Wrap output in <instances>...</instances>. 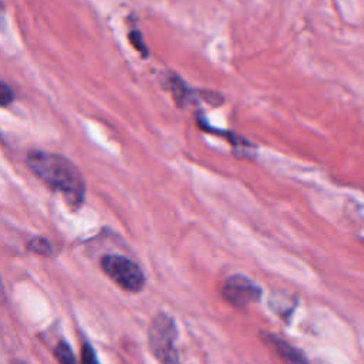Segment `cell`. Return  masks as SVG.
Instances as JSON below:
<instances>
[{"label":"cell","instance_id":"cell-1","mask_svg":"<svg viewBox=\"0 0 364 364\" xmlns=\"http://www.w3.org/2000/svg\"><path fill=\"white\" fill-rule=\"evenodd\" d=\"M30 171L48 188L58 191L71 208L81 206L85 196V181L80 169L65 156L33 149L26 156Z\"/></svg>","mask_w":364,"mask_h":364},{"label":"cell","instance_id":"cell-2","mask_svg":"<svg viewBox=\"0 0 364 364\" xmlns=\"http://www.w3.org/2000/svg\"><path fill=\"white\" fill-rule=\"evenodd\" d=\"M105 274L128 291H138L144 287L145 277L141 267L131 259L121 255H107L101 259Z\"/></svg>","mask_w":364,"mask_h":364},{"label":"cell","instance_id":"cell-3","mask_svg":"<svg viewBox=\"0 0 364 364\" xmlns=\"http://www.w3.org/2000/svg\"><path fill=\"white\" fill-rule=\"evenodd\" d=\"M222 294L230 304L236 307H246L260 299L262 290L250 279L242 274H235L225 282Z\"/></svg>","mask_w":364,"mask_h":364},{"label":"cell","instance_id":"cell-4","mask_svg":"<svg viewBox=\"0 0 364 364\" xmlns=\"http://www.w3.org/2000/svg\"><path fill=\"white\" fill-rule=\"evenodd\" d=\"M176 338V327L172 320V317L161 313L158 314L149 328V347L152 353L158 357L162 358L172 350L173 341Z\"/></svg>","mask_w":364,"mask_h":364},{"label":"cell","instance_id":"cell-5","mask_svg":"<svg viewBox=\"0 0 364 364\" xmlns=\"http://www.w3.org/2000/svg\"><path fill=\"white\" fill-rule=\"evenodd\" d=\"M270 343H272V347H274V350L277 351V354L283 358V361H286V364H307V360L304 358V355L289 343L274 336L270 337Z\"/></svg>","mask_w":364,"mask_h":364},{"label":"cell","instance_id":"cell-6","mask_svg":"<svg viewBox=\"0 0 364 364\" xmlns=\"http://www.w3.org/2000/svg\"><path fill=\"white\" fill-rule=\"evenodd\" d=\"M55 357L60 361V364H77L75 357L73 354V350L64 341H61L55 347Z\"/></svg>","mask_w":364,"mask_h":364},{"label":"cell","instance_id":"cell-7","mask_svg":"<svg viewBox=\"0 0 364 364\" xmlns=\"http://www.w3.org/2000/svg\"><path fill=\"white\" fill-rule=\"evenodd\" d=\"M14 101V91L7 82L0 84V104L1 107H7Z\"/></svg>","mask_w":364,"mask_h":364},{"label":"cell","instance_id":"cell-8","mask_svg":"<svg viewBox=\"0 0 364 364\" xmlns=\"http://www.w3.org/2000/svg\"><path fill=\"white\" fill-rule=\"evenodd\" d=\"M81 364H100L95 351L91 346L84 344L82 350H81Z\"/></svg>","mask_w":364,"mask_h":364},{"label":"cell","instance_id":"cell-9","mask_svg":"<svg viewBox=\"0 0 364 364\" xmlns=\"http://www.w3.org/2000/svg\"><path fill=\"white\" fill-rule=\"evenodd\" d=\"M30 247H31L34 252L43 253V255L50 253V250H51L50 243H48L44 237H34V239L30 242Z\"/></svg>","mask_w":364,"mask_h":364},{"label":"cell","instance_id":"cell-10","mask_svg":"<svg viewBox=\"0 0 364 364\" xmlns=\"http://www.w3.org/2000/svg\"><path fill=\"white\" fill-rule=\"evenodd\" d=\"M129 38H131V43L134 44V47H135L139 53H142L144 55H146V47H145V44H144V41H142V38H141L139 31L136 30V31L131 33V34H129Z\"/></svg>","mask_w":364,"mask_h":364},{"label":"cell","instance_id":"cell-11","mask_svg":"<svg viewBox=\"0 0 364 364\" xmlns=\"http://www.w3.org/2000/svg\"><path fill=\"white\" fill-rule=\"evenodd\" d=\"M159 360L162 361V364H181L175 350H172L171 353H168L166 355H164V357H162V358H159Z\"/></svg>","mask_w":364,"mask_h":364}]
</instances>
